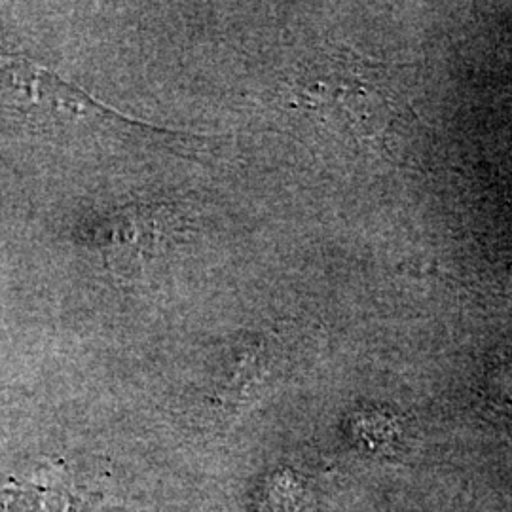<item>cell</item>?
<instances>
[{
	"instance_id": "cell-1",
	"label": "cell",
	"mask_w": 512,
	"mask_h": 512,
	"mask_svg": "<svg viewBox=\"0 0 512 512\" xmlns=\"http://www.w3.org/2000/svg\"><path fill=\"white\" fill-rule=\"evenodd\" d=\"M169 236H175V213L169 207H135L118 213L107 228L110 268L116 274H143L145 264L160 256Z\"/></svg>"
}]
</instances>
